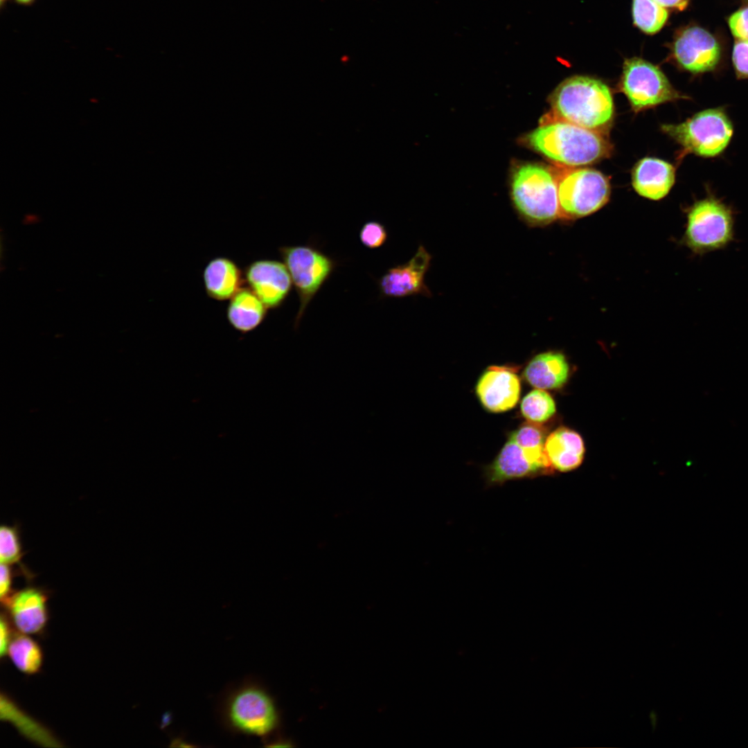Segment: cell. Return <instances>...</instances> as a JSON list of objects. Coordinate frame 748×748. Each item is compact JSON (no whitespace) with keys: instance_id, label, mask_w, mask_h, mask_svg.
<instances>
[{"instance_id":"1","label":"cell","mask_w":748,"mask_h":748,"mask_svg":"<svg viewBox=\"0 0 748 748\" xmlns=\"http://www.w3.org/2000/svg\"><path fill=\"white\" fill-rule=\"evenodd\" d=\"M551 111L542 124L564 121L603 132L612 122L614 103L609 87L602 81L576 75L563 81L551 98Z\"/></svg>"},{"instance_id":"2","label":"cell","mask_w":748,"mask_h":748,"mask_svg":"<svg viewBox=\"0 0 748 748\" xmlns=\"http://www.w3.org/2000/svg\"><path fill=\"white\" fill-rule=\"evenodd\" d=\"M222 726L229 732L266 740L279 725L276 702L260 682L247 677L222 694L217 706Z\"/></svg>"},{"instance_id":"3","label":"cell","mask_w":748,"mask_h":748,"mask_svg":"<svg viewBox=\"0 0 748 748\" xmlns=\"http://www.w3.org/2000/svg\"><path fill=\"white\" fill-rule=\"evenodd\" d=\"M527 141L548 159L569 167L592 163L610 151L601 132L564 121L542 124L527 136Z\"/></svg>"},{"instance_id":"4","label":"cell","mask_w":748,"mask_h":748,"mask_svg":"<svg viewBox=\"0 0 748 748\" xmlns=\"http://www.w3.org/2000/svg\"><path fill=\"white\" fill-rule=\"evenodd\" d=\"M686 212L681 242L694 255L724 249L735 240L736 213L715 195L696 200Z\"/></svg>"},{"instance_id":"5","label":"cell","mask_w":748,"mask_h":748,"mask_svg":"<svg viewBox=\"0 0 748 748\" xmlns=\"http://www.w3.org/2000/svg\"><path fill=\"white\" fill-rule=\"evenodd\" d=\"M511 196L531 225H546L559 217L558 178L545 166L529 163L519 167L512 179Z\"/></svg>"},{"instance_id":"6","label":"cell","mask_w":748,"mask_h":748,"mask_svg":"<svg viewBox=\"0 0 748 748\" xmlns=\"http://www.w3.org/2000/svg\"><path fill=\"white\" fill-rule=\"evenodd\" d=\"M663 131L675 140L686 153L715 157L729 145L733 132L732 123L722 108L696 113L686 121L664 125Z\"/></svg>"},{"instance_id":"7","label":"cell","mask_w":748,"mask_h":748,"mask_svg":"<svg viewBox=\"0 0 748 748\" xmlns=\"http://www.w3.org/2000/svg\"><path fill=\"white\" fill-rule=\"evenodd\" d=\"M610 186L600 172L590 168L569 171L558 178L559 217L574 220L601 208L609 200Z\"/></svg>"},{"instance_id":"8","label":"cell","mask_w":748,"mask_h":748,"mask_svg":"<svg viewBox=\"0 0 748 748\" xmlns=\"http://www.w3.org/2000/svg\"><path fill=\"white\" fill-rule=\"evenodd\" d=\"M278 251L299 299L294 322L296 328L309 303L333 271L335 262L310 246H283Z\"/></svg>"},{"instance_id":"9","label":"cell","mask_w":748,"mask_h":748,"mask_svg":"<svg viewBox=\"0 0 748 748\" xmlns=\"http://www.w3.org/2000/svg\"><path fill=\"white\" fill-rule=\"evenodd\" d=\"M620 88L635 111L683 97L658 67L639 57L625 61Z\"/></svg>"},{"instance_id":"10","label":"cell","mask_w":748,"mask_h":748,"mask_svg":"<svg viewBox=\"0 0 748 748\" xmlns=\"http://www.w3.org/2000/svg\"><path fill=\"white\" fill-rule=\"evenodd\" d=\"M677 62L685 70L700 73L713 70L721 57V48L716 39L701 27L683 29L673 44Z\"/></svg>"},{"instance_id":"11","label":"cell","mask_w":748,"mask_h":748,"mask_svg":"<svg viewBox=\"0 0 748 748\" xmlns=\"http://www.w3.org/2000/svg\"><path fill=\"white\" fill-rule=\"evenodd\" d=\"M244 283L268 309L280 307L289 295L292 281L284 262L275 260L251 262L244 270Z\"/></svg>"},{"instance_id":"12","label":"cell","mask_w":748,"mask_h":748,"mask_svg":"<svg viewBox=\"0 0 748 748\" xmlns=\"http://www.w3.org/2000/svg\"><path fill=\"white\" fill-rule=\"evenodd\" d=\"M431 256L420 246L407 263L393 267L380 278L378 287L380 294L386 297H404L416 294L427 296L429 292L425 284V275L429 267Z\"/></svg>"},{"instance_id":"13","label":"cell","mask_w":748,"mask_h":748,"mask_svg":"<svg viewBox=\"0 0 748 748\" xmlns=\"http://www.w3.org/2000/svg\"><path fill=\"white\" fill-rule=\"evenodd\" d=\"M48 600L44 589L28 586L15 592L4 607L21 633L37 634L44 630L48 620Z\"/></svg>"},{"instance_id":"14","label":"cell","mask_w":748,"mask_h":748,"mask_svg":"<svg viewBox=\"0 0 748 748\" xmlns=\"http://www.w3.org/2000/svg\"><path fill=\"white\" fill-rule=\"evenodd\" d=\"M477 393L483 407L493 412L513 408L520 394V382L514 368L490 366L477 385Z\"/></svg>"},{"instance_id":"15","label":"cell","mask_w":748,"mask_h":748,"mask_svg":"<svg viewBox=\"0 0 748 748\" xmlns=\"http://www.w3.org/2000/svg\"><path fill=\"white\" fill-rule=\"evenodd\" d=\"M546 458L536 456L509 438L488 470V481L500 483L508 480L530 477L550 468Z\"/></svg>"},{"instance_id":"16","label":"cell","mask_w":748,"mask_h":748,"mask_svg":"<svg viewBox=\"0 0 748 748\" xmlns=\"http://www.w3.org/2000/svg\"><path fill=\"white\" fill-rule=\"evenodd\" d=\"M675 180V170L670 163L656 158L647 157L634 166L632 181L640 195L652 200L664 198Z\"/></svg>"},{"instance_id":"17","label":"cell","mask_w":748,"mask_h":748,"mask_svg":"<svg viewBox=\"0 0 748 748\" xmlns=\"http://www.w3.org/2000/svg\"><path fill=\"white\" fill-rule=\"evenodd\" d=\"M203 281L209 298L218 301L230 300L242 287L244 271L233 260L218 256L206 264Z\"/></svg>"},{"instance_id":"18","label":"cell","mask_w":748,"mask_h":748,"mask_svg":"<svg viewBox=\"0 0 748 748\" xmlns=\"http://www.w3.org/2000/svg\"><path fill=\"white\" fill-rule=\"evenodd\" d=\"M544 452L551 467L566 472L581 464L585 446L578 433L566 427H560L546 438Z\"/></svg>"},{"instance_id":"19","label":"cell","mask_w":748,"mask_h":748,"mask_svg":"<svg viewBox=\"0 0 748 748\" xmlns=\"http://www.w3.org/2000/svg\"><path fill=\"white\" fill-rule=\"evenodd\" d=\"M267 310L248 287H242L229 300L226 319L234 330L245 335L262 324L267 315Z\"/></svg>"},{"instance_id":"20","label":"cell","mask_w":748,"mask_h":748,"mask_svg":"<svg viewBox=\"0 0 748 748\" xmlns=\"http://www.w3.org/2000/svg\"><path fill=\"white\" fill-rule=\"evenodd\" d=\"M569 365L564 356L559 353L547 352L536 355L524 372L527 382L540 389H555L567 382Z\"/></svg>"},{"instance_id":"21","label":"cell","mask_w":748,"mask_h":748,"mask_svg":"<svg viewBox=\"0 0 748 748\" xmlns=\"http://www.w3.org/2000/svg\"><path fill=\"white\" fill-rule=\"evenodd\" d=\"M7 654L15 666L24 674H35L42 666V648L36 641L26 634L12 636Z\"/></svg>"},{"instance_id":"22","label":"cell","mask_w":748,"mask_h":748,"mask_svg":"<svg viewBox=\"0 0 748 748\" xmlns=\"http://www.w3.org/2000/svg\"><path fill=\"white\" fill-rule=\"evenodd\" d=\"M24 555L20 532L17 525L3 524L0 529V560L1 563L9 565H17L20 573L28 581H31L34 576L22 562Z\"/></svg>"},{"instance_id":"23","label":"cell","mask_w":748,"mask_h":748,"mask_svg":"<svg viewBox=\"0 0 748 748\" xmlns=\"http://www.w3.org/2000/svg\"><path fill=\"white\" fill-rule=\"evenodd\" d=\"M4 704L5 719L14 723L15 727L27 738L46 745H57L59 742L42 725L24 714L8 697H1Z\"/></svg>"},{"instance_id":"24","label":"cell","mask_w":748,"mask_h":748,"mask_svg":"<svg viewBox=\"0 0 748 748\" xmlns=\"http://www.w3.org/2000/svg\"><path fill=\"white\" fill-rule=\"evenodd\" d=\"M632 17L635 26L647 34H654L666 24L667 10L653 0H633Z\"/></svg>"},{"instance_id":"25","label":"cell","mask_w":748,"mask_h":748,"mask_svg":"<svg viewBox=\"0 0 748 748\" xmlns=\"http://www.w3.org/2000/svg\"><path fill=\"white\" fill-rule=\"evenodd\" d=\"M521 410L528 420L542 422L549 420L555 412V404L552 397L542 389H535L522 400Z\"/></svg>"},{"instance_id":"26","label":"cell","mask_w":748,"mask_h":748,"mask_svg":"<svg viewBox=\"0 0 748 748\" xmlns=\"http://www.w3.org/2000/svg\"><path fill=\"white\" fill-rule=\"evenodd\" d=\"M544 437L543 429L537 425L526 423L512 432L509 438L531 454L538 456H546Z\"/></svg>"},{"instance_id":"27","label":"cell","mask_w":748,"mask_h":748,"mask_svg":"<svg viewBox=\"0 0 748 748\" xmlns=\"http://www.w3.org/2000/svg\"><path fill=\"white\" fill-rule=\"evenodd\" d=\"M387 231L379 222H366L359 232V239L363 245L369 249H377L382 246L387 240Z\"/></svg>"},{"instance_id":"28","label":"cell","mask_w":748,"mask_h":748,"mask_svg":"<svg viewBox=\"0 0 748 748\" xmlns=\"http://www.w3.org/2000/svg\"><path fill=\"white\" fill-rule=\"evenodd\" d=\"M735 70L740 78H748V39H738L732 54Z\"/></svg>"},{"instance_id":"29","label":"cell","mask_w":748,"mask_h":748,"mask_svg":"<svg viewBox=\"0 0 748 748\" xmlns=\"http://www.w3.org/2000/svg\"><path fill=\"white\" fill-rule=\"evenodd\" d=\"M732 34L738 39H748V7L742 8L729 18Z\"/></svg>"},{"instance_id":"30","label":"cell","mask_w":748,"mask_h":748,"mask_svg":"<svg viewBox=\"0 0 748 748\" xmlns=\"http://www.w3.org/2000/svg\"><path fill=\"white\" fill-rule=\"evenodd\" d=\"M15 576L16 574L11 565L1 563L0 598L3 605L8 602L12 595L15 593L12 584L13 578Z\"/></svg>"},{"instance_id":"31","label":"cell","mask_w":748,"mask_h":748,"mask_svg":"<svg viewBox=\"0 0 748 748\" xmlns=\"http://www.w3.org/2000/svg\"><path fill=\"white\" fill-rule=\"evenodd\" d=\"M12 636L9 618L6 613H2L0 622V654L1 657L7 654L8 648Z\"/></svg>"},{"instance_id":"32","label":"cell","mask_w":748,"mask_h":748,"mask_svg":"<svg viewBox=\"0 0 748 748\" xmlns=\"http://www.w3.org/2000/svg\"><path fill=\"white\" fill-rule=\"evenodd\" d=\"M660 6L666 8L677 9L679 10H684L688 3L689 0H653Z\"/></svg>"},{"instance_id":"33","label":"cell","mask_w":748,"mask_h":748,"mask_svg":"<svg viewBox=\"0 0 748 748\" xmlns=\"http://www.w3.org/2000/svg\"><path fill=\"white\" fill-rule=\"evenodd\" d=\"M16 4L23 6H30L33 5L37 0H12Z\"/></svg>"},{"instance_id":"34","label":"cell","mask_w":748,"mask_h":748,"mask_svg":"<svg viewBox=\"0 0 748 748\" xmlns=\"http://www.w3.org/2000/svg\"><path fill=\"white\" fill-rule=\"evenodd\" d=\"M8 1H9V0H0V8H1V10H2V9H3V7H4L5 6H6V3H7V2Z\"/></svg>"}]
</instances>
